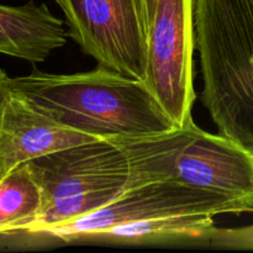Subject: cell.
I'll return each mask as SVG.
<instances>
[{"mask_svg":"<svg viewBox=\"0 0 253 253\" xmlns=\"http://www.w3.org/2000/svg\"><path fill=\"white\" fill-rule=\"evenodd\" d=\"M10 88L61 125L100 140L175 127L145 82L101 66L74 74L34 69L10 78Z\"/></svg>","mask_w":253,"mask_h":253,"instance_id":"1","label":"cell"},{"mask_svg":"<svg viewBox=\"0 0 253 253\" xmlns=\"http://www.w3.org/2000/svg\"><path fill=\"white\" fill-rule=\"evenodd\" d=\"M200 99L219 133L253 152V0H194Z\"/></svg>","mask_w":253,"mask_h":253,"instance_id":"2","label":"cell"},{"mask_svg":"<svg viewBox=\"0 0 253 253\" xmlns=\"http://www.w3.org/2000/svg\"><path fill=\"white\" fill-rule=\"evenodd\" d=\"M110 140L128 161L127 187L173 180L224 195L253 212V152L232 138L190 120L163 132Z\"/></svg>","mask_w":253,"mask_h":253,"instance_id":"3","label":"cell"},{"mask_svg":"<svg viewBox=\"0 0 253 253\" xmlns=\"http://www.w3.org/2000/svg\"><path fill=\"white\" fill-rule=\"evenodd\" d=\"M41 188L42 205L25 231L59 226L100 209L127 188L130 166L111 140L72 146L29 162Z\"/></svg>","mask_w":253,"mask_h":253,"instance_id":"4","label":"cell"},{"mask_svg":"<svg viewBox=\"0 0 253 253\" xmlns=\"http://www.w3.org/2000/svg\"><path fill=\"white\" fill-rule=\"evenodd\" d=\"M247 210L224 195L166 180L127 187L116 199L73 221L21 236L37 245L85 244L93 235L118 225L178 214H242Z\"/></svg>","mask_w":253,"mask_h":253,"instance_id":"5","label":"cell"},{"mask_svg":"<svg viewBox=\"0 0 253 253\" xmlns=\"http://www.w3.org/2000/svg\"><path fill=\"white\" fill-rule=\"evenodd\" d=\"M194 52V0H158L143 82L175 127L193 120Z\"/></svg>","mask_w":253,"mask_h":253,"instance_id":"6","label":"cell"},{"mask_svg":"<svg viewBox=\"0 0 253 253\" xmlns=\"http://www.w3.org/2000/svg\"><path fill=\"white\" fill-rule=\"evenodd\" d=\"M68 36L98 66L145 81L148 26L140 0H54Z\"/></svg>","mask_w":253,"mask_h":253,"instance_id":"7","label":"cell"},{"mask_svg":"<svg viewBox=\"0 0 253 253\" xmlns=\"http://www.w3.org/2000/svg\"><path fill=\"white\" fill-rule=\"evenodd\" d=\"M99 140L42 114L9 84L0 130V179L22 163Z\"/></svg>","mask_w":253,"mask_h":253,"instance_id":"8","label":"cell"},{"mask_svg":"<svg viewBox=\"0 0 253 253\" xmlns=\"http://www.w3.org/2000/svg\"><path fill=\"white\" fill-rule=\"evenodd\" d=\"M68 37L63 20L54 16L46 4H0V53L40 63L63 47Z\"/></svg>","mask_w":253,"mask_h":253,"instance_id":"9","label":"cell"},{"mask_svg":"<svg viewBox=\"0 0 253 253\" xmlns=\"http://www.w3.org/2000/svg\"><path fill=\"white\" fill-rule=\"evenodd\" d=\"M212 215L178 214L118 225L93 235L85 244L161 246L205 245L215 226Z\"/></svg>","mask_w":253,"mask_h":253,"instance_id":"10","label":"cell"},{"mask_svg":"<svg viewBox=\"0 0 253 253\" xmlns=\"http://www.w3.org/2000/svg\"><path fill=\"white\" fill-rule=\"evenodd\" d=\"M42 193L29 162L22 163L0 179V235L25 231L36 220Z\"/></svg>","mask_w":253,"mask_h":253,"instance_id":"11","label":"cell"},{"mask_svg":"<svg viewBox=\"0 0 253 253\" xmlns=\"http://www.w3.org/2000/svg\"><path fill=\"white\" fill-rule=\"evenodd\" d=\"M208 246L220 250L253 251V225L232 229L214 226L210 231Z\"/></svg>","mask_w":253,"mask_h":253,"instance_id":"12","label":"cell"},{"mask_svg":"<svg viewBox=\"0 0 253 253\" xmlns=\"http://www.w3.org/2000/svg\"><path fill=\"white\" fill-rule=\"evenodd\" d=\"M9 84H10V77L7 76L6 72L0 69V130H1L5 101H6L7 93H9Z\"/></svg>","mask_w":253,"mask_h":253,"instance_id":"13","label":"cell"},{"mask_svg":"<svg viewBox=\"0 0 253 253\" xmlns=\"http://www.w3.org/2000/svg\"><path fill=\"white\" fill-rule=\"evenodd\" d=\"M140 4H141V7H142L143 15H145L146 22H147L148 31H150L151 22H152L156 9H157L158 0H140Z\"/></svg>","mask_w":253,"mask_h":253,"instance_id":"14","label":"cell"}]
</instances>
